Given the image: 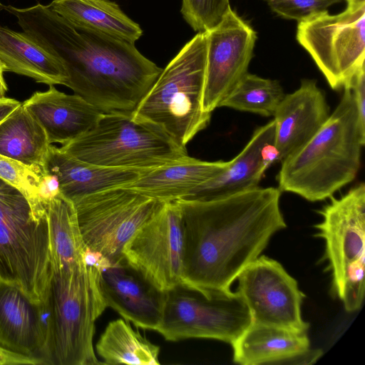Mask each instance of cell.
<instances>
[{
    "label": "cell",
    "instance_id": "cell-1",
    "mask_svg": "<svg viewBox=\"0 0 365 365\" xmlns=\"http://www.w3.org/2000/svg\"><path fill=\"white\" fill-rule=\"evenodd\" d=\"M281 192L258 187L209 200H175L182 220V283L206 295L231 293L240 272L287 227Z\"/></svg>",
    "mask_w": 365,
    "mask_h": 365
},
{
    "label": "cell",
    "instance_id": "cell-2",
    "mask_svg": "<svg viewBox=\"0 0 365 365\" xmlns=\"http://www.w3.org/2000/svg\"><path fill=\"white\" fill-rule=\"evenodd\" d=\"M4 8L63 65L65 86L103 114L132 115L163 70L135 43L76 26L49 5Z\"/></svg>",
    "mask_w": 365,
    "mask_h": 365
},
{
    "label": "cell",
    "instance_id": "cell-3",
    "mask_svg": "<svg viewBox=\"0 0 365 365\" xmlns=\"http://www.w3.org/2000/svg\"><path fill=\"white\" fill-rule=\"evenodd\" d=\"M364 144L365 130L359 125L351 91L345 86L319 130L282 161L278 188L311 202L329 198L356 177Z\"/></svg>",
    "mask_w": 365,
    "mask_h": 365
},
{
    "label": "cell",
    "instance_id": "cell-4",
    "mask_svg": "<svg viewBox=\"0 0 365 365\" xmlns=\"http://www.w3.org/2000/svg\"><path fill=\"white\" fill-rule=\"evenodd\" d=\"M101 270L86 262L71 267H50L44 308L46 364L96 365L95 322L107 308Z\"/></svg>",
    "mask_w": 365,
    "mask_h": 365
},
{
    "label": "cell",
    "instance_id": "cell-5",
    "mask_svg": "<svg viewBox=\"0 0 365 365\" xmlns=\"http://www.w3.org/2000/svg\"><path fill=\"white\" fill-rule=\"evenodd\" d=\"M206 63V32L197 33L162 70L132 117L155 125L186 147L211 118L202 106Z\"/></svg>",
    "mask_w": 365,
    "mask_h": 365
},
{
    "label": "cell",
    "instance_id": "cell-6",
    "mask_svg": "<svg viewBox=\"0 0 365 365\" xmlns=\"http://www.w3.org/2000/svg\"><path fill=\"white\" fill-rule=\"evenodd\" d=\"M60 149L86 163L121 169L150 170L188 156L186 147L159 127L123 114H103Z\"/></svg>",
    "mask_w": 365,
    "mask_h": 365
},
{
    "label": "cell",
    "instance_id": "cell-7",
    "mask_svg": "<svg viewBox=\"0 0 365 365\" xmlns=\"http://www.w3.org/2000/svg\"><path fill=\"white\" fill-rule=\"evenodd\" d=\"M50 273L47 215L0 178V279L20 287L44 306Z\"/></svg>",
    "mask_w": 365,
    "mask_h": 365
},
{
    "label": "cell",
    "instance_id": "cell-8",
    "mask_svg": "<svg viewBox=\"0 0 365 365\" xmlns=\"http://www.w3.org/2000/svg\"><path fill=\"white\" fill-rule=\"evenodd\" d=\"M251 324L248 308L237 291L206 295L181 283L166 292L155 331L170 341L211 339L231 344Z\"/></svg>",
    "mask_w": 365,
    "mask_h": 365
},
{
    "label": "cell",
    "instance_id": "cell-9",
    "mask_svg": "<svg viewBox=\"0 0 365 365\" xmlns=\"http://www.w3.org/2000/svg\"><path fill=\"white\" fill-rule=\"evenodd\" d=\"M296 38L334 90L365 66V0L347 2L338 14L327 11L298 22Z\"/></svg>",
    "mask_w": 365,
    "mask_h": 365
},
{
    "label": "cell",
    "instance_id": "cell-10",
    "mask_svg": "<svg viewBox=\"0 0 365 365\" xmlns=\"http://www.w3.org/2000/svg\"><path fill=\"white\" fill-rule=\"evenodd\" d=\"M165 204L124 187L93 193L73 203L86 248L111 264L124 259L125 243Z\"/></svg>",
    "mask_w": 365,
    "mask_h": 365
},
{
    "label": "cell",
    "instance_id": "cell-11",
    "mask_svg": "<svg viewBox=\"0 0 365 365\" xmlns=\"http://www.w3.org/2000/svg\"><path fill=\"white\" fill-rule=\"evenodd\" d=\"M237 279V292L248 308L252 324L307 332L309 324L301 313L305 295L279 262L259 255Z\"/></svg>",
    "mask_w": 365,
    "mask_h": 365
},
{
    "label": "cell",
    "instance_id": "cell-12",
    "mask_svg": "<svg viewBox=\"0 0 365 365\" xmlns=\"http://www.w3.org/2000/svg\"><path fill=\"white\" fill-rule=\"evenodd\" d=\"M182 213L176 201L165 202L123 248L125 262L163 292L182 283Z\"/></svg>",
    "mask_w": 365,
    "mask_h": 365
},
{
    "label": "cell",
    "instance_id": "cell-13",
    "mask_svg": "<svg viewBox=\"0 0 365 365\" xmlns=\"http://www.w3.org/2000/svg\"><path fill=\"white\" fill-rule=\"evenodd\" d=\"M207 63L202 106L212 113L248 73L257 34L232 9L206 31Z\"/></svg>",
    "mask_w": 365,
    "mask_h": 365
},
{
    "label": "cell",
    "instance_id": "cell-14",
    "mask_svg": "<svg viewBox=\"0 0 365 365\" xmlns=\"http://www.w3.org/2000/svg\"><path fill=\"white\" fill-rule=\"evenodd\" d=\"M319 210L315 225L325 242V259L331 272L332 290L339 294L349 267L365 259V185L361 182Z\"/></svg>",
    "mask_w": 365,
    "mask_h": 365
},
{
    "label": "cell",
    "instance_id": "cell-15",
    "mask_svg": "<svg viewBox=\"0 0 365 365\" xmlns=\"http://www.w3.org/2000/svg\"><path fill=\"white\" fill-rule=\"evenodd\" d=\"M43 304L20 287L0 279V346L46 364Z\"/></svg>",
    "mask_w": 365,
    "mask_h": 365
},
{
    "label": "cell",
    "instance_id": "cell-16",
    "mask_svg": "<svg viewBox=\"0 0 365 365\" xmlns=\"http://www.w3.org/2000/svg\"><path fill=\"white\" fill-rule=\"evenodd\" d=\"M100 286L107 307L137 328L157 330L166 292L156 288L125 259L101 272Z\"/></svg>",
    "mask_w": 365,
    "mask_h": 365
},
{
    "label": "cell",
    "instance_id": "cell-17",
    "mask_svg": "<svg viewBox=\"0 0 365 365\" xmlns=\"http://www.w3.org/2000/svg\"><path fill=\"white\" fill-rule=\"evenodd\" d=\"M274 128V120L257 128L227 168L195 187L185 200H209L258 187L265 170L278 162Z\"/></svg>",
    "mask_w": 365,
    "mask_h": 365
},
{
    "label": "cell",
    "instance_id": "cell-18",
    "mask_svg": "<svg viewBox=\"0 0 365 365\" xmlns=\"http://www.w3.org/2000/svg\"><path fill=\"white\" fill-rule=\"evenodd\" d=\"M323 91L313 79H303L297 90L284 96L273 117L274 146L278 161L304 145L329 116Z\"/></svg>",
    "mask_w": 365,
    "mask_h": 365
},
{
    "label": "cell",
    "instance_id": "cell-19",
    "mask_svg": "<svg viewBox=\"0 0 365 365\" xmlns=\"http://www.w3.org/2000/svg\"><path fill=\"white\" fill-rule=\"evenodd\" d=\"M42 126L48 142L64 145L91 129L103 113L77 94L49 86L22 103Z\"/></svg>",
    "mask_w": 365,
    "mask_h": 365
},
{
    "label": "cell",
    "instance_id": "cell-20",
    "mask_svg": "<svg viewBox=\"0 0 365 365\" xmlns=\"http://www.w3.org/2000/svg\"><path fill=\"white\" fill-rule=\"evenodd\" d=\"M43 168L56 178L61 195L73 203L93 193L127 185L149 170L93 165L80 160L52 144Z\"/></svg>",
    "mask_w": 365,
    "mask_h": 365
},
{
    "label": "cell",
    "instance_id": "cell-21",
    "mask_svg": "<svg viewBox=\"0 0 365 365\" xmlns=\"http://www.w3.org/2000/svg\"><path fill=\"white\" fill-rule=\"evenodd\" d=\"M229 164L230 160L210 162L188 155L149 170L123 187L163 202H173L187 198L195 187L220 173Z\"/></svg>",
    "mask_w": 365,
    "mask_h": 365
},
{
    "label": "cell",
    "instance_id": "cell-22",
    "mask_svg": "<svg viewBox=\"0 0 365 365\" xmlns=\"http://www.w3.org/2000/svg\"><path fill=\"white\" fill-rule=\"evenodd\" d=\"M0 61L4 71L14 72L53 86L66 85L63 65L26 33L0 26Z\"/></svg>",
    "mask_w": 365,
    "mask_h": 365
},
{
    "label": "cell",
    "instance_id": "cell-23",
    "mask_svg": "<svg viewBox=\"0 0 365 365\" xmlns=\"http://www.w3.org/2000/svg\"><path fill=\"white\" fill-rule=\"evenodd\" d=\"M233 361L241 365L282 364L309 349L307 332L251 324L232 343Z\"/></svg>",
    "mask_w": 365,
    "mask_h": 365
},
{
    "label": "cell",
    "instance_id": "cell-24",
    "mask_svg": "<svg viewBox=\"0 0 365 365\" xmlns=\"http://www.w3.org/2000/svg\"><path fill=\"white\" fill-rule=\"evenodd\" d=\"M49 6L71 24L135 43L140 26L110 0H53Z\"/></svg>",
    "mask_w": 365,
    "mask_h": 365
},
{
    "label": "cell",
    "instance_id": "cell-25",
    "mask_svg": "<svg viewBox=\"0 0 365 365\" xmlns=\"http://www.w3.org/2000/svg\"><path fill=\"white\" fill-rule=\"evenodd\" d=\"M46 132L21 104L0 123V155L43 167L48 148Z\"/></svg>",
    "mask_w": 365,
    "mask_h": 365
},
{
    "label": "cell",
    "instance_id": "cell-26",
    "mask_svg": "<svg viewBox=\"0 0 365 365\" xmlns=\"http://www.w3.org/2000/svg\"><path fill=\"white\" fill-rule=\"evenodd\" d=\"M50 238V267H73L86 261V246L79 229L74 205L61 193L47 207Z\"/></svg>",
    "mask_w": 365,
    "mask_h": 365
},
{
    "label": "cell",
    "instance_id": "cell-27",
    "mask_svg": "<svg viewBox=\"0 0 365 365\" xmlns=\"http://www.w3.org/2000/svg\"><path fill=\"white\" fill-rule=\"evenodd\" d=\"M96 350L105 364H160V347L134 331L123 319L108 324L96 344Z\"/></svg>",
    "mask_w": 365,
    "mask_h": 365
},
{
    "label": "cell",
    "instance_id": "cell-28",
    "mask_svg": "<svg viewBox=\"0 0 365 365\" xmlns=\"http://www.w3.org/2000/svg\"><path fill=\"white\" fill-rule=\"evenodd\" d=\"M284 96L278 81L247 73L220 107L269 117L274 115Z\"/></svg>",
    "mask_w": 365,
    "mask_h": 365
},
{
    "label": "cell",
    "instance_id": "cell-29",
    "mask_svg": "<svg viewBox=\"0 0 365 365\" xmlns=\"http://www.w3.org/2000/svg\"><path fill=\"white\" fill-rule=\"evenodd\" d=\"M43 167L31 165L0 155V178L19 190L38 216L47 215L43 185L46 176Z\"/></svg>",
    "mask_w": 365,
    "mask_h": 365
},
{
    "label": "cell",
    "instance_id": "cell-30",
    "mask_svg": "<svg viewBox=\"0 0 365 365\" xmlns=\"http://www.w3.org/2000/svg\"><path fill=\"white\" fill-rule=\"evenodd\" d=\"M230 9V0H182L180 12L192 29L200 33L215 27Z\"/></svg>",
    "mask_w": 365,
    "mask_h": 365
},
{
    "label": "cell",
    "instance_id": "cell-31",
    "mask_svg": "<svg viewBox=\"0 0 365 365\" xmlns=\"http://www.w3.org/2000/svg\"><path fill=\"white\" fill-rule=\"evenodd\" d=\"M270 9L285 19L301 21L312 15L327 11L341 0H264Z\"/></svg>",
    "mask_w": 365,
    "mask_h": 365
},
{
    "label": "cell",
    "instance_id": "cell-32",
    "mask_svg": "<svg viewBox=\"0 0 365 365\" xmlns=\"http://www.w3.org/2000/svg\"><path fill=\"white\" fill-rule=\"evenodd\" d=\"M345 86L351 91L359 125L365 130V66L356 71Z\"/></svg>",
    "mask_w": 365,
    "mask_h": 365
},
{
    "label": "cell",
    "instance_id": "cell-33",
    "mask_svg": "<svg viewBox=\"0 0 365 365\" xmlns=\"http://www.w3.org/2000/svg\"><path fill=\"white\" fill-rule=\"evenodd\" d=\"M32 364L38 363L28 356L15 354L0 346V365Z\"/></svg>",
    "mask_w": 365,
    "mask_h": 365
},
{
    "label": "cell",
    "instance_id": "cell-34",
    "mask_svg": "<svg viewBox=\"0 0 365 365\" xmlns=\"http://www.w3.org/2000/svg\"><path fill=\"white\" fill-rule=\"evenodd\" d=\"M323 352L321 349H308L287 360L282 364H311L317 361L319 359Z\"/></svg>",
    "mask_w": 365,
    "mask_h": 365
},
{
    "label": "cell",
    "instance_id": "cell-35",
    "mask_svg": "<svg viewBox=\"0 0 365 365\" xmlns=\"http://www.w3.org/2000/svg\"><path fill=\"white\" fill-rule=\"evenodd\" d=\"M21 104L17 100L10 98H0V123Z\"/></svg>",
    "mask_w": 365,
    "mask_h": 365
},
{
    "label": "cell",
    "instance_id": "cell-36",
    "mask_svg": "<svg viewBox=\"0 0 365 365\" xmlns=\"http://www.w3.org/2000/svg\"><path fill=\"white\" fill-rule=\"evenodd\" d=\"M4 71L3 66L0 61V98L5 97V93L7 91V86L3 76Z\"/></svg>",
    "mask_w": 365,
    "mask_h": 365
},
{
    "label": "cell",
    "instance_id": "cell-37",
    "mask_svg": "<svg viewBox=\"0 0 365 365\" xmlns=\"http://www.w3.org/2000/svg\"><path fill=\"white\" fill-rule=\"evenodd\" d=\"M347 2H351V1H357V0H345Z\"/></svg>",
    "mask_w": 365,
    "mask_h": 365
},
{
    "label": "cell",
    "instance_id": "cell-38",
    "mask_svg": "<svg viewBox=\"0 0 365 365\" xmlns=\"http://www.w3.org/2000/svg\"><path fill=\"white\" fill-rule=\"evenodd\" d=\"M1 4H0V6H1Z\"/></svg>",
    "mask_w": 365,
    "mask_h": 365
}]
</instances>
